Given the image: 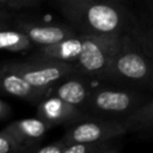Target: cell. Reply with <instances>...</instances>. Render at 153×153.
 <instances>
[{"label": "cell", "mask_w": 153, "mask_h": 153, "mask_svg": "<svg viewBox=\"0 0 153 153\" xmlns=\"http://www.w3.org/2000/svg\"><path fill=\"white\" fill-rule=\"evenodd\" d=\"M104 76L129 84H148L153 80V63L145 51L123 37Z\"/></svg>", "instance_id": "obj_1"}, {"label": "cell", "mask_w": 153, "mask_h": 153, "mask_svg": "<svg viewBox=\"0 0 153 153\" xmlns=\"http://www.w3.org/2000/svg\"><path fill=\"white\" fill-rule=\"evenodd\" d=\"M121 43L120 35L88 33L80 39L78 62L86 73L104 76Z\"/></svg>", "instance_id": "obj_2"}, {"label": "cell", "mask_w": 153, "mask_h": 153, "mask_svg": "<svg viewBox=\"0 0 153 153\" xmlns=\"http://www.w3.org/2000/svg\"><path fill=\"white\" fill-rule=\"evenodd\" d=\"M88 102L99 112L129 116L140 106L141 97L130 91L103 88L90 94Z\"/></svg>", "instance_id": "obj_3"}, {"label": "cell", "mask_w": 153, "mask_h": 153, "mask_svg": "<svg viewBox=\"0 0 153 153\" xmlns=\"http://www.w3.org/2000/svg\"><path fill=\"white\" fill-rule=\"evenodd\" d=\"M81 18L91 30L90 33L120 35L122 25L121 12L112 5L94 2L82 6Z\"/></svg>", "instance_id": "obj_4"}, {"label": "cell", "mask_w": 153, "mask_h": 153, "mask_svg": "<svg viewBox=\"0 0 153 153\" xmlns=\"http://www.w3.org/2000/svg\"><path fill=\"white\" fill-rule=\"evenodd\" d=\"M127 131L124 123L120 121H91L75 126L68 133L66 140L67 145L73 142L108 141Z\"/></svg>", "instance_id": "obj_5"}, {"label": "cell", "mask_w": 153, "mask_h": 153, "mask_svg": "<svg viewBox=\"0 0 153 153\" xmlns=\"http://www.w3.org/2000/svg\"><path fill=\"white\" fill-rule=\"evenodd\" d=\"M10 69L20 74L33 87L43 88L69 73L72 67L61 62H37L12 66Z\"/></svg>", "instance_id": "obj_6"}, {"label": "cell", "mask_w": 153, "mask_h": 153, "mask_svg": "<svg viewBox=\"0 0 153 153\" xmlns=\"http://www.w3.org/2000/svg\"><path fill=\"white\" fill-rule=\"evenodd\" d=\"M24 35L35 43L50 47L74 38V33L71 30L61 26H27L24 29Z\"/></svg>", "instance_id": "obj_7"}, {"label": "cell", "mask_w": 153, "mask_h": 153, "mask_svg": "<svg viewBox=\"0 0 153 153\" xmlns=\"http://www.w3.org/2000/svg\"><path fill=\"white\" fill-rule=\"evenodd\" d=\"M0 85L6 93L26 99L32 98L38 90L33 87L29 81H26L20 74L12 69H10V72L5 73L0 78Z\"/></svg>", "instance_id": "obj_8"}, {"label": "cell", "mask_w": 153, "mask_h": 153, "mask_svg": "<svg viewBox=\"0 0 153 153\" xmlns=\"http://www.w3.org/2000/svg\"><path fill=\"white\" fill-rule=\"evenodd\" d=\"M56 98L68 105L76 106L88 100L90 93L84 82L78 79H71L57 87Z\"/></svg>", "instance_id": "obj_9"}, {"label": "cell", "mask_w": 153, "mask_h": 153, "mask_svg": "<svg viewBox=\"0 0 153 153\" xmlns=\"http://www.w3.org/2000/svg\"><path fill=\"white\" fill-rule=\"evenodd\" d=\"M127 130H153V100L140 105L122 121Z\"/></svg>", "instance_id": "obj_10"}, {"label": "cell", "mask_w": 153, "mask_h": 153, "mask_svg": "<svg viewBox=\"0 0 153 153\" xmlns=\"http://www.w3.org/2000/svg\"><path fill=\"white\" fill-rule=\"evenodd\" d=\"M47 129V126L43 121L36 120V118H29V120H23L20 122L14 123L11 128H8L10 133L17 139V140H23V139H38L41 137Z\"/></svg>", "instance_id": "obj_11"}, {"label": "cell", "mask_w": 153, "mask_h": 153, "mask_svg": "<svg viewBox=\"0 0 153 153\" xmlns=\"http://www.w3.org/2000/svg\"><path fill=\"white\" fill-rule=\"evenodd\" d=\"M26 35L17 31H0V49H20L27 44Z\"/></svg>", "instance_id": "obj_12"}, {"label": "cell", "mask_w": 153, "mask_h": 153, "mask_svg": "<svg viewBox=\"0 0 153 153\" xmlns=\"http://www.w3.org/2000/svg\"><path fill=\"white\" fill-rule=\"evenodd\" d=\"M18 140L10 133V134H1L0 135V153H7L10 151L16 149L14 145H17Z\"/></svg>", "instance_id": "obj_13"}, {"label": "cell", "mask_w": 153, "mask_h": 153, "mask_svg": "<svg viewBox=\"0 0 153 153\" xmlns=\"http://www.w3.org/2000/svg\"><path fill=\"white\" fill-rule=\"evenodd\" d=\"M65 143H53L50 146H44L42 148H38L37 149V153H63V149H65Z\"/></svg>", "instance_id": "obj_14"}, {"label": "cell", "mask_w": 153, "mask_h": 153, "mask_svg": "<svg viewBox=\"0 0 153 153\" xmlns=\"http://www.w3.org/2000/svg\"><path fill=\"white\" fill-rule=\"evenodd\" d=\"M145 43H149V47H151V49H152V51H153V35H152V37L147 38V39L145 41Z\"/></svg>", "instance_id": "obj_15"}, {"label": "cell", "mask_w": 153, "mask_h": 153, "mask_svg": "<svg viewBox=\"0 0 153 153\" xmlns=\"http://www.w3.org/2000/svg\"><path fill=\"white\" fill-rule=\"evenodd\" d=\"M79 1H85V2H90V1H94V0H79Z\"/></svg>", "instance_id": "obj_16"}, {"label": "cell", "mask_w": 153, "mask_h": 153, "mask_svg": "<svg viewBox=\"0 0 153 153\" xmlns=\"http://www.w3.org/2000/svg\"><path fill=\"white\" fill-rule=\"evenodd\" d=\"M19 1V0H18ZM20 1H30V0H20Z\"/></svg>", "instance_id": "obj_17"}]
</instances>
